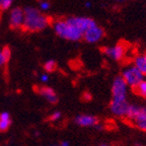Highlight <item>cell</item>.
Instances as JSON below:
<instances>
[{
	"label": "cell",
	"mask_w": 146,
	"mask_h": 146,
	"mask_svg": "<svg viewBox=\"0 0 146 146\" xmlns=\"http://www.w3.org/2000/svg\"><path fill=\"white\" fill-rule=\"evenodd\" d=\"M51 146H60V145H58V144H53V145H51Z\"/></svg>",
	"instance_id": "obj_26"
},
{
	"label": "cell",
	"mask_w": 146,
	"mask_h": 146,
	"mask_svg": "<svg viewBox=\"0 0 146 146\" xmlns=\"http://www.w3.org/2000/svg\"><path fill=\"white\" fill-rule=\"evenodd\" d=\"M39 7L41 11H47L51 7V4L48 0H40L39 1Z\"/></svg>",
	"instance_id": "obj_16"
},
{
	"label": "cell",
	"mask_w": 146,
	"mask_h": 146,
	"mask_svg": "<svg viewBox=\"0 0 146 146\" xmlns=\"http://www.w3.org/2000/svg\"><path fill=\"white\" fill-rule=\"evenodd\" d=\"M7 62H8V60H7L6 57L4 56L2 50H0V68H2Z\"/></svg>",
	"instance_id": "obj_18"
},
{
	"label": "cell",
	"mask_w": 146,
	"mask_h": 146,
	"mask_svg": "<svg viewBox=\"0 0 146 146\" xmlns=\"http://www.w3.org/2000/svg\"><path fill=\"white\" fill-rule=\"evenodd\" d=\"M44 69L47 72H53L56 69V62L54 60H48V61L45 62V64H44Z\"/></svg>",
	"instance_id": "obj_15"
},
{
	"label": "cell",
	"mask_w": 146,
	"mask_h": 146,
	"mask_svg": "<svg viewBox=\"0 0 146 146\" xmlns=\"http://www.w3.org/2000/svg\"><path fill=\"white\" fill-rule=\"evenodd\" d=\"M115 1H118V2H123V1H126V0H115Z\"/></svg>",
	"instance_id": "obj_24"
},
{
	"label": "cell",
	"mask_w": 146,
	"mask_h": 146,
	"mask_svg": "<svg viewBox=\"0 0 146 146\" xmlns=\"http://www.w3.org/2000/svg\"><path fill=\"white\" fill-rule=\"evenodd\" d=\"M136 127L138 128V129H140V130H142V131H144V132H146V121H144L143 123L139 124V125H137Z\"/></svg>",
	"instance_id": "obj_20"
},
{
	"label": "cell",
	"mask_w": 146,
	"mask_h": 146,
	"mask_svg": "<svg viewBox=\"0 0 146 146\" xmlns=\"http://www.w3.org/2000/svg\"><path fill=\"white\" fill-rule=\"evenodd\" d=\"M131 104L125 100V102H111L110 105V111L114 116L118 118H127L128 112H129V108Z\"/></svg>",
	"instance_id": "obj_8"
},
{
	"label": "cell",
	"mask_w": 146,
	"mask_h": 146,
	"mask_svg": "<svg viewBox=\"0 0 146 146\" xmlns=\"http://www.w3.org/2000/svg\"><path fill=\"white\" fill-rule=\"evenodd\" d=\"M133 65L136 67L140 72L146 76V52L143 54L137 55L133 60Z\"/></svg>",
	"instance_id": "obj_12"
},
{
	"label": "cell",
	"mask_w": 146,
	"mask_h": 146,
	"mask_svg": "<svg viewBox=\"0 0 146 146\" xmlns=\"http://www.w3.org/2000/svg\"><path fill=\"white\" fill-rule=\"evenodd\" d=\"M67 21L72 23L75 27H77L78 30L82 33V36H83V33L85 31H87L91 27L96 25V23L92 18L84 17V16H71V17L67 18Z\"/></svg>",
	"instance_id": "obj_5"
},
{
	"label": "cell",
	"mask_w": 146,
	"mask_h": 146,
	"mask_svg": "<svg viewBox=\"0 0 146 146\" xmlns=\"http://www.w3.org/2000/svg\"><path fill=\"white\" fill-rule=\"evenodd\" d=\"M23 19H25V13L23 9L21 7H14L10 10L9 14V25L10 27L17 30V29H23Z\"/></svg>",
	"instance_id": "obj_9"
},
{
	"label": "cell",
	"mask_w": 146,
	"mask_h": 146,
	"mask_svg": "<svg viewBox=\"0 0 146 146\" xmlns=\"http://www.w3.org/2000/svg\"><path fill=\"white\" fill-rule=\"evenodd\" d=\"M59 145L60 146H69V142L68 141H62Z\"/></svg>",
	"instance_id": "obj_22"
},
{
	"label": "cell",
	"mask_w": 146,
	"mask_h": 146,
	"mask_svg": "<svg viewBox=\"0 0 146 146\" xmlns=\"http://www.w3.org/2000/svg\"><path fill=\"white\" fill-rule=\"evenodd\" d=\"M14 1L15 0H2L1 1V8H0V10H7V9H9L12 6Z\"/></svg>",
	"instance_id": "obj_17"
},
{
	"label": "cell",
	"mask_w": 146,
	"mask_h": 146,
	"mask_svg": "<svg viewBox=\"0 0 146 146\" xmlns=\"http://www.w3.org/2000/svg\"><path fill=\"white\" fill-rule=\"evenodd\" d=\"M74 122L80 127H96L98 124V119L92 115H78L74 119Z\"/></svg>",
	"instance_id": "obj_10"
},
{
	"label": "cell",
	"mask_w": 146,
	"mask_h": 146,
	"mask_svg": "<svg viewBox=\"0 0 146 146\" xmlns=\"http://www.w3.org/2000/svg\"><path fill=\"white\" fill-rule=\"evenodd\" d=\"M121 77L126 82V84L128 85V87L132 89H134L142 80L145 79V76L133 64L132 65H128V66H126L123 69Z\"/></svg>",
	"instance_id": "obj_3"
},
{
	"label": "cell",
	"mask_w": 146,
	"mask_h": 146,
	"mask_svg": "<svg viewBox=\"0 0 146 146\" xmlns=\"http://www.w3.org/2000/svg\"><path fill=\"white\" fill-rule=\"evenodd\" d=\"M11 124L10 115L7 112H3L0 114V132H4L9 128Z\"/></svg>",
	"instance_id": "obj_13"
},
{
	"label": "cell",
	"mask_w": 146,
	"mask_h": 146,
	"mask_svg": "<svg viewBox=\"0 0 146 146\" xmlns=\"http://www.w3.org/2000/svg\"><path fill=\"white\" fill-rule=\"evenodd\" d=\"M104 36H105V31H104V29L98 27V25H96L94 27H91L90 29H88L87 31H85L83 33L82 38L87 43L94 44L100 42Z\"/></svg>",
	"instance_id": "obj_6"
},
{
	"label": "cell",
	"mask_w": 146,
	"mask_h": 146,
	"mask_svg": "<svg viewBox=\"0 0 146 146\" xmlns=\"http://www.w3.org/2000/svg\"><path fill=\"white\" fill-rule=\"evenodd\" d=\"M61 117H62V115H61V113H60V112H54L50 116V120H51V121H53V122L58 121V120H60V119H61Z\"/></svg>",
	"instance_id": "obj_19"
},
{
	"label": "cell",
	"mask_w": 146,
	"mask_h": 146,
	"mask_svg": "<svg viewBox=\"0 0 146 146\" xmlns=\"http://www.w3.org/2000/svg\"><path fill=\"white\" fill-rule=\"evenodd\" d=\"M100 146H110V145H107V144H102V145H100Z\"/></svg>",
	"instance_id": "obj_25"
},
{
	"label": "cell",
	"mask_w": 146,
	"mask_h": 146,
	"mask_svg": "<svg viewBox=\"0 0 146 146\" xmlns=\"http://www.w3.org/2000/svg\"><path fill=\"white\" fill-rule=\"evenodd\" d=\"M1 1H2V0H0V8H1Z\"/></svg>",
	"instance_id": "obj_27"
},
{
	"label": "cell",
	"mask_w": 146,
	"mask_h": 146,
	"mask_svg": "<svg viewBox=\"0 0 146 146\" xmlns=\"http://www.w3.org/2000/svg\"><path fill=\"white\" fill-rule=\"evenodd\" d=\"M85 7H87V8L91 7V2H89V1H86V2H85Z\"/></svg>",
	"instance_id": "obj_23"
},
{
	"label": "cell",
	"mask_w": 146,
	"mask_h": 146,
	"mask_svg": "<svg viewBox=\"0 0 146 146\" xmlns=\"http://www.w3.org/2000/svg\"><path fill=\"white\" fill-rule=\"evenodd\" d=\"M41 80L43 82H47L49 80V75L47 74V73H43L41 75Z\"/></svg>",
	"instance_id": "obj_21"
},
{
	"label": "cell",
	"mask_w": 146,
	"mask_h": 146,
	"mask_svg": "<svg viewBox=\"0 0 146 146\" xmlns=\"http://www.w3.org/2000/svg\"><path fill=\"white\" fill-rule=\"evenodd\" d=\"M39 92L45 100H47L50 104H56L58 102V96L51 87L43 86L39 88Z\"/></svg>",
	"instance_id": "obj_11"
},
{
	"label": "cell",
	"mask_w": 146,
	"mask_h": 146,
	"mask_svg": "<svg viewBox=\"0 0 146 146\" xmlns=\"http://www.w3.org/2000/svg\"><path fill=\"white\" fill-rule=\"evenodd\" d=\"M133 90L135 91V94H138L139 96H141V98H146V79L142 80Z\"/></svg>",
	"instance_id": "obj_14"
},
{
	"label": "cell",
	"mask_w": 146,
	"mask_h": 146,
	"mask_svg": "<svg viewBox=\"0 0 146 146\" xmlns=\"http://www.w3.org/2000/svg\"><path fill=\"white\" fill-rule=\"evenodd\" d=\"M23 13L25 19L23 29L27 32H41L51 23L50 18L36 7H25Z\"/></svg>",
	"instance_id": "obj_1"
},
{
	"label": "cell",
	"mask_w": 146,
	"mask_h": 146,
	"mask_svg": "<svg viewBox=\"0 0 146 146\" xmlns=\"http://www.w3.org/2000/svg\"><path fill=\"white\" fill-rule=\"evenodd\" d=\"M55 33L60 38L67 41L77 42L82 39V33L66 19H58L53 23Z\"/></svg>",
	"instance_id": "obj_2"
},
{
	"label": "cell",
	"mask_w": 146,
	"mask_h": 146,
	"mask_svg": "<svg viewBox=\"0 0 146 146\" xmlns=\"http://www.w3.org/2000/svg\"><path fill=\"white\" fill-rule=\"evenodd\" d=\"M103 52L106 56L115 61H121L126 54V47L123 44H117L112 47H105Z\"/></svg>",
	"instance_id": "obj_7"
},
{
	"label": "cell",
	"mask_w": 146,
	"mask_h": 146,
	"mask_svg": "<svg viewBox=\"0 0 146 146\" xmlns=\"http://www.w3.org/2000/svg\"><path fill=\"white\" fill-rule=\"evenodd\" d=\"M128 91H129V87L121 77V75L115 77L112 84V100L114 102L128 100Z\"/></svg>",
	"instance_id": "obj_4"
}]
</instances>
